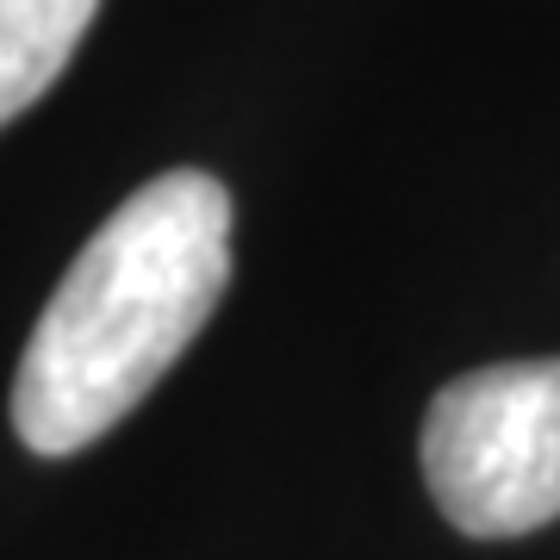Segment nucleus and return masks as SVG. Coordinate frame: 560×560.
Masks as SVG:
<instances>
[{"instance_id":"obj_3","label":"nucleus","mask_w":560,"mask_h":560,"mask_svg":"<svg viewBox=\"0 0 560 560\" xmlns=\"http://www.w3.org/2000/svg\"><path fill=\"white\" fill-rule=\"evenodd\" d=\"M101 0H0V125L69 69Z\"/></svg>"},{"instance_id":"obj_1","label":"nucleus","mask_w":560,"mask_h":560,"mask_svg":"<svg viewBox=\"0 0 560 560\" xmlns=\"http://www.w3.org/2000/svg\"><path fill=\"white\" fill-rule=\"evenodd\" d=\"M231 280V194L200 168L143 180L81 243L13 374L32 455H75L156 393Z\"/></svg>"},{"instance_id":"obj_2","label":"nucleus","mask_w":560,"mask_h":560,"mask_svg":"<svg viewBox=\"0 0 560 560\" xmlns=\"http://www.w3.org/2000/svg\"><path fill=\"white\" fill-rule=\"evenodd\" d=\"M423 486L460 536L511 541L560 517V355L448 381L423 411Z\"/></svg>"}]
</instances>
